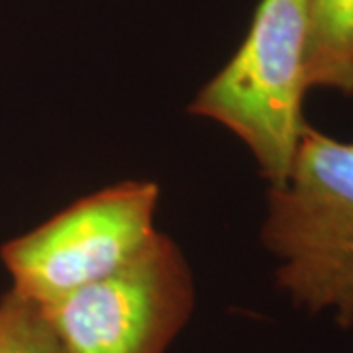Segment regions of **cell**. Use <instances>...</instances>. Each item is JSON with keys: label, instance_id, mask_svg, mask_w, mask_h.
<instances>
[{"label": "cell", "instance_id": "4", "mask_svg": "<svg viewBox=\"0 0 353 353\" xmlns=\"http://www.w3.org/2000/svg\"><path fill=\"white\" fill-rule=\"evenodd\" d=\"M192 306L183 253L157 232L116 273L41 308L65 353H165Z\"/></svg>", "mask_w": 353, "mask_h": 353}, {"label": "cell", "instance_id": "2", "mask_svg": "<svg viewBox=\"0 0 353 353\" xmlns=\"http://www.w3.org/2000/svg\"><path fill=\"white\" fill-rule=\"evenodd\" d=\"M306 79V0H259L250 30L190 112L226 126L250 148L261 175L279 187L301 148Z\"/></svg>", "mask_w": 353, "mask_h": 353}, {"label": "cell", "instance_id": "3", "mask_svg": "<svg viewBox=\"0 0 353 353\" xmlns=\"http://www.w3.org/2000/svg\"><path fill=\"white\" fill-rule=\"evenodd\" d=\"M159 189L126 181L92 192L2 248L12 289L39 306L102 281L155 238Z\"/></svg>", "mask_w": 353, "mask_h": 353}, {"label": "cell", "instance_id": "7", "mask_svg": "<svg viewBox=\"0 0 353 353\" xmlns=\"http://www.w3.org/2000/svg\"><path fill=\"white\" fill-rule=\"evenodd\" d=\"M352 63H353V51H352Z\"/></svg>", "mask_w": 353, "mask_h": 353}, {"label": "cell", "instance_id": "5", "mask_svg": "<svg viewBox=\"0 0 353 353\" xmlns=\"http://www.w3.org/2000/svg\"><path fill=\"white\" fill-rule=\"evenodd\" d=\"M353 0H306V79L310 88L353 94Z\"/></svg>", "mask_w": 353, "mask_h": 353}, {"label": "cell", "instance_id": "6", "mask_svg": "<svg viewBox=\"0 0 353 353\" xmlns=\"http://www.w3.org/2000/svg\"><path fill=\"white\" fill-rule=\"evenodd\" d=\"M0 353H65L46 310L14 289L0 299Z\"/></svg>", "mask_w": 353, "mask_h": 353}, {"label": "cell", "instance_id": "1", "mask_svg": "<svg viewBox=\"0 0 353 353\" xmlns=\"http://www.w3.org/2000/svg\"><path fill=\"white\" fill-rule=\"evenodd\" d=\"M261 238L292 303L353 326V141L306 126L289 179L269 189Z\"/></svg>", "mask_w": 353, "mask_h": 353}]
</instances>
